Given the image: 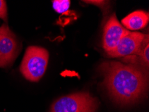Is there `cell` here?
I'll use <instances>...</instances> for the list:
<instances>
[{"label":"cell","mask_w":149,"mask_h":112,"mask_svg":"<svg viewBox=\"0 0 149 112\" xmlns=\"http://www.w3.org/2000/svg\"><path fill=\"white\" fill-rule=\"evenodd\" d=\"M104 85L114 101L122 105L136 102L144 95L148 76L141 68L117 61L104 62L100 66Z\"/></svg>","instance_id":"obj_1"},{"label":"cell","mask_w":149,"mask_h":112,"mask_svg":"<svg viewBox=\"0 0 149 112\" xmlns=\"http://www.w3.org/2000/svg\"><path fill=\"white\" fill-rule=\"evenodd\" d=\"M49 53L42 47L31 46L27 49L22 60L20 71L26 79L38 81L46 72Z\"/></svg>","instance_id":"obj_2"},{"label":"cell","mask_w":149,"mask_h":112,"mask_svg":"<svg viewBox=\"0 0 149 112\" xmlns=\"http://www.w3.org/2000/svg\"><path fill=\"white\" fill-rule=\"evenodd\" d=\"M98 106L97 98L89 93H77L56 100L50 112H95Z\"/></svg>","instance_id":"obj_3"},{"label":"cell","mask_w":149,"mask_h":112,"mask_svg":"<svg viewBox=\"0 0 149 112\" xmlns=\"http://www.w3.org/2000/svg\"><path fill=\"white\" fill-rule=\"evenodd\" d=\"M19 51L15 34L8 24H3L0 27V67L6 68L12 65Z\"/></svg>","instance_id":"obj_4"},{"label":"cell","mask_w":149,"mask_h":112,"mask_svg":"<svg viewBox=\"0 0 149 112\" xmlns=\"http://www.w3.org/2000/svg\"><path fill=\"white\" fill-rule=\"evenodd\" d=\"M146 39V36L141 32H129L126 35L122 38L116 47L112 51L108 52L109 57H123L139 54L143 47V43Z\"/></svg>","instance_id":"obj_5"},{"label":"cell","mask_w":149,"mask_h":112,"mask_svg":"<svg viewBox=\"0 0 149 112\" xmlns=\"http://www.w3.org/2000/svg\"><path fill=\"white\" fill-rule=\"evenodd\" d=\"M129 32L120 24L116 15L112 14L104 28L103 48L105 51L108 52L114 49L122 38Z\"/></svg>","instance_id":"obj_6"},{"label":"cell","mask_w":149,"mask_h":112,"mask_svg":"<svg viewBox=\"0 0 149 112\" xmlns=\"http://www.w3.org/2000/svg\"><path fill=\"white\" fill-rule=\"evenodd\" d=\"M149 15L144 11L138 10L130 13L122 20V24L131 30L143 29L148 24Z\"/></svg>","instance_id":"obj_7"},{"label":"cell","mask_w":149,"mask_h":112,"mask_svg":"<svg viewBox=\"0 0 149 112\" xmlns=\"http://www.w3.org/2000/svg\"><path fill=\"white\" fill-rule=\"evenodd\" d=\"M70 1L69 0H55L53 1V8L56 12L65 13L69 11Z\"/></svg>","instance_id":"obj_8"},{"label":"cell","mask_w":149,"mask_h":112,"mask_svg":"<svg viewBox=\"0 0 149 112\" xmlns=\"http://www.w3.org/2000/svg\"><path fill=\"white\" fill-rule=\"evenodd\" d=\"M147 37V38H148ZM147 39V38H146ZM146 42V41H145ZM139 54H141V57L142 61L144 65H145L146 67H148V61H149V44H148V41L144 43V47H142L141 50V52H139Z\"/></svg>","instance_id":"obj_9"},{"label":"cell","mask_w":149,"mask_h":112,"mask_svg":"<svg viewBox=\"0 0 149 112\" xmlns=\"http://www.w3.org/2000/svg\"><path fill=\"white\" fill-rule=\"evenodd\" d=\"M0 18L7 22V6L3 0H0Z\"/></svg>","instance_id":"obj_10"}]
</instances>
